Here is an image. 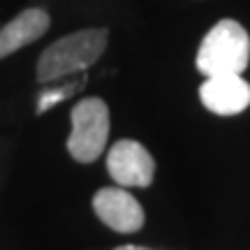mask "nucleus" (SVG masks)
Segmentation results:
<instances>
[{
    "label": "nucleus",
    "mask_w": 250,
    "mask_h": 250,
    "mask_svg": "<svg viewBox=\"0 0 250 250\" xmlns=\"http://www.w3.org/2000/svg\"><path fill=\"white\" fill-rule=\"evenodd\" d=\"M107 40V28H86L56 40L51 46H46L44 54L37 61V81L49 83V81L86 72L104 54Z\"/></svg>",
    "instance_id": "nucleus-1"
},
{
    "label": "nucleus",
    "mask_w": 250,
    "mask_h": 250,
    "mask_svg": "<svg viewBox=\"0 0 250 250\" xmlns=\"http://www.w3.org/2000/svg\"><path fill=\"white\" fill-rule=\"evenodd\" d=\"M248 62L250 37L246 28L234 19H223L202 40L195 65L204 77H220V74H243Z\"/></svg>",
    "instance_id": "nucleus-2"
},
{
    "label": "nucleus",
    "mask_w": 250,
    "mask_h": 250,
    "mask_svg": "<svg viewBox=\"0 0 250 250\" xmlns=\"http://www.w3.org/2000/svg\"><path fill=\"white\" fill-rule=\"evenodd\" d=\"M72 132L67 151L77 162H95L109 139V107L104 100L86 98L72 109Z\"/></svg>",
    "instance_id": "nucleus-3"
},
{
    "label": "nucleus",
    "mask_w": 250,
    "mask_h": 250,
    "mask_svg": "<svg viewBox=\"0 0 250 250\" xmlns=\"http://www.w3.org/2000/svg\"><path fill=\"white\" fill-rule=\"evenodd\" d=\"M109 176L121 188H146L155 176V160L134 139H121L107 153Z\"/></svg>",
    "instance_id": "nucleus-4"
},
{
    "label": "nucleus",
    "mask_w": 250,
    "mask_h": 250,
    "mask_svg": "<svg viewBox=\"0 0 250 250\" xmlns=\"http://www.w3.org/2000/svg\"><path fill=\"white\" fill-rule=\"evenodd\" d=\"M93 208L109 229L121 234L139 232L144 227V208L125 188H102L93 197Z\"/></svg>",
    "instance_id": "nucleus-5"
},
{
    "label": "nucleus",
    "mask_w": 250,
    "mask_h": 250,
    "mask_svg": "<svg viewBox=\"0 0 250 250\" xmlns=\"http://www.w3.org/2000/svg\"><path fill=\"white\" fill-rule=\"evenodd\" d=\"M199 98L202 104L218 116H236L250 107V83L241 74L206 77Z\"/></svg>",
    "instance_id": "nucleus-6"
},
{
    "label": "nucleus",
    "mask_w": 250,
    "mask_h": 250,
    "mask_svg": "<svg viewBox=\"0 0 250 250\" xmlns=\"http://www.w3.org/2000/svg\"><path fill=\"white\" fill-rule=\"evenodd\" d=\"M49 14L40 7L23 9L5 28H0V58L19 51L21 46L35 42L49 30Z\"/></svg>",
    "instance_id": "nucleus-7"
},
{
    "label": "nucleus",
    "mask_w": 250,
    "mask_h": 250,
    "mask_svg": "<svg viewBox=\"0 0 250 250\" xmlns=\"http://www.w3.org/2000/svg\"><path fill=\"white\" fill-rule=\"evenodd\" d=\"M42 86H44V88H42V93L37 95V107H35L37 116H42L44 111L56 107V104L62 102V100L77 95V93L86 86V72L72 74V77H65V79L49 81V83H42Z\"/></svg>",
    "instance_id": "nucleus-8"
},
{
    "label": "nucleus",
    "mask_w": 250,
    "mask_h": 250,
    "mask_svg": "<svg viewBox=\"0 0 250 250\" xmlns=\"http://www.w3.org/2000/svg\"><path fill=\"white\" fill-rule=\"evenodd\" d=\"M114 250H151V248H144V246H118Z\"/></svg>",
    "instance_id": "nucleus-9"
}]
</instances>
